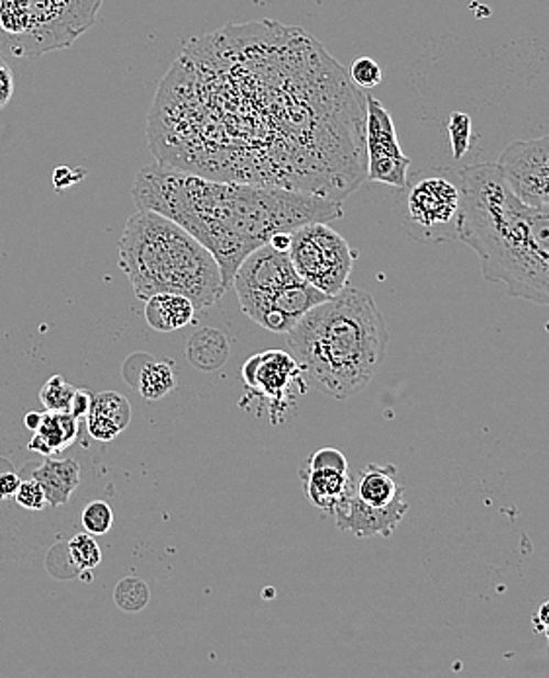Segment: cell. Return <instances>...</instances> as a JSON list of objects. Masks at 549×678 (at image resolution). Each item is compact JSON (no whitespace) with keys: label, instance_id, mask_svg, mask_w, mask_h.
Segmentation results:
<instances>
[{"label":"cell","instance_id":"obj_1","mask_svg":"<svg viewBox=\"0 0 549 678\" xmlns=\"http://www.w3.org/2000/svg\"><path fill=\"white\" fill-rule=\"evenodd\" d=\"M331 57L311 36L271 20L221 27L184 45L149 112L158 163L196 175L327 196L329 125L321 79Z\"/></svg>","mask_w":549,"mask_h":678},{"label":"cell","instance_id":"obj_2","mask_svg":"<svg viewBox=\"0 0 549 678\" xmlns=\"http://www.w3.org/2000/svg\"><path fill=\"white\" fill-rule=\"evenodd\" d=\"M131 194L138 210L176 221L210 251L226 290L244 258L274 235L340 220L344 213L342 202L325 196L204 177L163 163L141 168Z\"/></svg>","mask_w":549,"mask_h":678},{"label":"cell","instance_id":"obj_3","mask_svg":"<svg viewBox=\"0 0 549 678\" xmlns=\"http://www.w3.org/2000/svg\"><path fill=\"white\" fill-rule=\"evenodd\" d=\"M460 182V243L480 258L483 278L549 308V202L523 200L497 163L463 168Z\"/></svg>","mask_w":549,"mask_h":678},{"label":"cell","instance_id":"obj_4","mask_svg":"<svg viewBox=\"0 0 549 678\" xmlns=\"http://www.w3.org/2000/svg\"><path fill=\"white\" fill-rule=\"evenodd\" d=\"M387 344L389 329L374 298L352 286L307 311L288 333L307 384L339 401L367 388Z\"/></svg>","mask_w":549,"mask_h":678},{"label":"cell","instance_id":"obj_5","mask_svg":"<svg viewBox=\"0 0 549 678\" xmlns=\"http://www.w3.org/2000/svg\"><path fill=\"white\" fill-rule=\"evenodd\" d=\"M118 265L140 300L178 293L206 309L226 293L218 260L176 221L151 210L131 215L118 245Z\"/></svg>","mask_w":549,"mask_h":678},{"label":"cell","instance_id":"obj_6","mask_svg":"<svg viewBox=\"0 0 549 678\" xmlns=\"http://www.w3.org/2000/svg\"><path fill=\"white\" fill-rule=\"evenodd\" d=\"M106 0H0V54L32 59L67 49L97 24Z\"/></svg>","mask_w":549,"mask_h":678},{"label":"cell","instance_id":"obj_7","mask_svg":"<svg viewBox=\"0 0 549 678\" xmlns=\"http://www.w3.org/2000/svg\"><path fill=\"white\" fill-rule=\"evenodd\" d=\"M462 203L460 175L430 168L407 177L397 190L395 212L405 233L425 245L460 243Z\"/></svg>","mask_w":549,"mask_h":678},{"label":"cell","instance_id":"obj_8","mask_svg":"<svg viewBox=\"0 0 549 678\" xmlns=\"http://www.w3.org/2000/svg\"><path fill=\"white\" fill-rule=\"evenodd\" d=\"M288 255L299 278L329 298L349 286L356 258L349 241L323 221L294 231L289 235Z\"/></svg>","mask_w":549,"mask_h":678},{"label":"cell","instance_id":"obj_9","mask_svg":"<svg viewBox=\"0 0 549 678\" xmlns=\"http://www.w3.org/2000/svg\"><path fill=\"white\" fill-rule=\"evenodd\" d=\"M246 399L261 401V413L271 414L278 424L284 413L307 391L306 371L301 364L284 351H266L256 354L243 366Z\"/></svg>","mask_w":549,"mask_h":678},{"label":"cell","instance_id":"obj_10","mask_svg":"<svg viewBox=\"0 0 549 678\" xmlns=\"http://www.w3.org/2000/svg\"><path fill=\"white\" fill-rule=\"evenodd\" d=\"M367 180L403 188L409 177L410 159L403 153L392 114L374 97L366 98Z\"/></svg>","mask_w":549,"mask_h":678},{"label":"cell","instance_id":"obj_11","mask_svg":"<svg viewBox=\"0 0 549 678\" xmlns=\"http://www.w3.org/2000/svg\"><path fill=\"white\" fill-rule=\"evenodd\" d=\"M237 298L244 315L276 335H288L307 311L329 300L323 291L304 280L289 284L274 293H239Z\"/></svg>","mask_w":549,"mask_h":678},{"label":"cell","instance_id":"obj_12","mask_svg":"<svg viewBox=\"0 0 549 678\" xmlns=\"http://www.w3.org/2000/svg\"><path fill=\"white\" fill-rule=\"evenodd\" d=\"M506 182L526 202H549V133L513 142L497 160Z\"/></svg>","mask_w":549,"mask_h":678},{"label":"cell","instance_id":"obj_13","mask_svg":"<svg viewBox=\"0 0 549 678\" xmlns=\"http://www.w3.org/2000/svg\"><path fill=\"white\" fill-rule=\"evenodd\" d=\"M299 274L292 265L288 251H279L271 243L254 248L237 268L233 286L239 293H274L289 284L299 282Z\"/></svg>","mask_w":549,"mask_h":678},{"label":"cell","instance_id":"obj_14","mask_svg":"<svg viewBox=\"0 0 549 678\" xmlns=\"http://www.w3.org/2000/svg\"><path fill=\"white\" fill-rule=\"evenodd\" d=\"M407 511H409V504L405 502V499L385 509L367 507L358 499L356 494L352 493V485L349 484L347 493L332 507L329 516L334 520L337 529L352 532L360 540H367L374 536L392 537Z\"/></svg>","mask_w":549,"mask_h":678},{"label":"cell","instance_id":"obj_15","mask_svg":"<svg viewBox=\"0 0 549 678\" xmlns=\"http://www.w3.org/2000/svg\"><path fill=\"white\" fill-rule=\"evenodd\" d=\"M350 485L352 493L374 509H385L405 499V485L402 484L395 466L367 464L356 476H350Z\"/></svg>","mask_w":549,"mask_h":678},{"label":"cell","instance_id":"obj_16","mask_svg":"<svg viewBox=\"0 0 549 678\" xmlns=\"http://www.w3.org/2000/svg\"><path fill=\"white\" fill-rule=\"evenodd\" d=\"M32 479L42 485L45 501L53 509L65 507L80 485V466L75 459H45Z\"/></svg>","mask_w":549,"mask_h":678},{"label":"cell","instance_id":"obj_17","mask_svg":"<svg viewBox=\"0 0 549 678\" xmlns=\"http://www.w3.org/2000/svg\"><path fill=\"white\" fill-rule=\"evenodd\" d=\"M301 477H304V484H306V494L309 502L327 514L344 497L350 484L349 467L306 466L301 471Z\"/></svg>","mask_w":549,"mask_h":678},{"label":"cell","instance_id":"obj_18","mask_svg":"<svg viewBox=\"0 0 549 678\" xmlns=\"http://www.w3.org/2000/svg\"><path fill=\"white\" fill-rule=\"evenodd\" d=\"M193 301L178 293H157L145 303V321L157 333H173L196 321Z\"/></svg>","mask_w":549,"mask_h":678},{"label":"cell","instance_id":"obj_19","mask_svg":"<svg viewBox=\"0 0 549 678\" xmlns=\"http://www.w3.org/2000/svg\"><path fill=\"white\" fill-rule=\"evenodd\" d=\"M231 344L223 331L204 326L188 341L186 358L196 370L216 371L229 360Z\"/></svg>","mask_w":549,"mask_h":678},{"label":"cell","instance_id":"obj_20","mask_svg":"<svg viewBox=\"0 0 549 678\" xmlns=\"http://www.w3.org/2000/svg\"><path fill=\"white\" fill-rule=\"evenodd\" d=\"M79 423L80 421L70 413L45 411L42 413V423L35 432L52 446L53 454H59L79 438Z\"/></svg>","mask_w":549,"mask_h":678},{"label":"cell","instance_id":"obj_21","mask_svg":"<svg viewBox=\"0 0 549 678\" xmlns=\"http://www.w3.org/2000/svg\"><path fill=\"white\" fill-rule=\"evenodd\" d=\"M175 388L176 376L171 362L155 360L143 366L138 389L145 401H158Z\"/></svg>","mask_w":549,"mask_h":678},{"label":"cell","instance_id":"obj_22","mask_svg":"<svg viewBox=\"0 0 549 678\" xmlns=\"http://www.w3.org/2000/svg\"><path fill=\"white\" fill-rule=\"evenodd\" d=\"M149 600H151V590H149L147 582L140 577H123L122 581L118 582L116 589H113L116 607L128 612V614L141 612L143 608L147 607Z\"/></svg>","mask_w":549,"mask_h":678},{"label":"cell","instance_id":"obj_23","mask_svg":"<svg viewBox=\"0 0 549 678\" xmlns=\"http://www.w3.org/2000/svg\"><path fill=\"white\" fill-rule=\"evenodd\" d=\"M90 413L102 414L118 424L122 431H125L131 423L130 401L116 391H105V393L92 397Z\"/></svg>","mask_w":549,"mask_h":678},{"label":"cell","instance_id":"obj_24","mask_svg":"<svg viewBox=\"0 0 549 678\" xmlns=\"http://www.w3.org/2000/svg\"><path fill=\"white\" fill-rule=\"evenodd\" d=\"M69 555L79 571H92L102 562V549L92 534H77L69 540Z\"/></svg>","mask_w":549,"mask_h":678},{"label":"cell","instance_id":"obj_25","mask_svg":"<svg viewBox=\"0 0 549 678\" xmlns=\"http://www.w3.org/2000/svg\"><path fill=\"white\" fill-rule=\"evenodd\" d=\"M77 388H73L63 376H53L45 381L44 388L40 389V399L45 411L53 413H69L70 401Z\"/></svg>","mask_w":549,"mask_h":678},{"label":"cell","instance_id":"obj_26","mask_svg":"<svg viewBox=\"0 0 549 678\" xmlns=\"http://www.w3.org/2000/svg\"><path fill=\"white\" fill-rule=\"evenodd\" d=\"M83 529L92 536H105L113 526L112 507L105 501L88 502L80 516Z\"/></svg>","mask_w":549,"mask_h":678},{"label":"cell","instance_id":"obj_27","mask_svg":"<svg viewBox=\"0 0 549 678\" xmlns=\"http://www.w3.org/2000/svg\"><path fill=\"white\" fill-rule=\"evenodd\" d=\"M450 143H452L453 159H463V155L470 151L471 143V118L462 112H453L448 122Z\"/></svg>","mask_w":549,"mask_h":678},{"label":"cell","instance_id":"obj_28","mask_svg":"<svg viewBox=\"0 0 549 678\" xmlns=\"http://www.w3.org/2000/svg\"><path fill=\"white\" fill-rule=\"evenodd\" d=\"M350 77L362 89H374L377 85H382L384 73L382 67L372 59V57H360L350 69Z\"/></svg>","mask_w":549,"mask_h":678},{"label":"cell","instance_id":"obj_29","mask_svg":"<svg viewBox=\"0 0 549 678\" xmlns=\"http://www.w3.org/2000/svg\"><path fill=\"white\" fill-rule=\"evenodd\" d=\"M14 499H17L18 507H22L26 511H44L45 507H47L44 489L35 479L20 484Z\"/></svg>","mask_w":549,"mask_h":678},{"label":"cell","instance_id":"obj_30","mask_svg":"<svg viewBox=\"0 0 549 678\" xmlns=\"http://www.w3.org/2000/svg\"><path fill=\"white\" fill-rule=\"evenodd\" d=\"M88 434L98 442H112L120 432H123L118 424L106 419L102 414L88 413L87 416Z\"/></svg>","mask_w":549,"mask_h":678},{"label":"cell","instance_id":"obj_31","mask_svg":"<svg viewBox=\"0 0 549 678\" xmlns=\"http://www.w3.org/2000/svg\"><path fill=\"white\" fill-rule=\"evenodd\" d=\"M92 393L88 391V389H77L75 391V396H73V401H70L69 413L77 419V421H83V419H87L88 413H90V407H92Z\"/></svg>","mask_w":549,"mask_h":678},{"label":"cell","instance_id":"obj_32","mask_svg":"<svg viewBox=\"0 0 549 678\" xmlns=\"http://www.w3.org/2000/svg\"><path fill=\"white\" fill-rule=\"evenodd\" d=\"M14 97V75L9 65L0 59V110Z\"/></svg>","mask_w":549,"mask_h":678},{"label":"cell","instance_id":"obj_33","mask_svg":"<svg viewBox=\"0 0 549 678\" xmlns=\"http://www.w3.org/2000/svg\"><path fill=\"white\" fill-rule=\"evenodd\" d=\"M20 476L14 471H7V474H0V501H7L10 497H14L20 487Z\"/></svg>","mask_w":549,"mask_h":678},{"label":"cell","instance_id":"obj_34","mask_svg":"<svg viewBox=\"0 0 549 678\" xmlns=\"http://www.w3.org/2000/svg\"><path fill=\"white\" fill-rule=\"evenodd\" d=\"M28 448L32 449V452H35V454H42V456H45V458H50V456H55V454H53L52 446H50V444L45 442V438H42V436H40L37 432H35L34 436H32V441H30V444H28Z\"/></svg>","mask_w":549,"mask_h":678},{"label":"cell","instance_id":"obj_35","mask_svg":"<svg viewBox=\"0 0 549 678\" xmlns=\"http://www.w3.org/2000/svg\"><path fill=\"white\" fill-rule=\"evenodd\" d=\"M536 624L541 630H548L549 627V602L546 604H541L540 612H538V616H536Z\"/></svg>","mask_w":549,"mask_h":678},{"label":"cell","instance_id":"obj_36","mask_svg":"<svg viewBox=\"0 0 549 678\" xmlns=\"http://www.w3.org/2000/svg\"><path fill=\"white\" fill-rule=\"evenodd\" d=\"M40 423H42V413L32 411V413H28L26 416H24V424H26V429H30V431H37Z\"/></svg>","mask_w":549,"mask_h":678},{"label":"cell","instance_id":"obj_37","mask_svg":"<svg viewBox=\"0 0 549 678\" xmlns=\"http://www.w3.org/2000/svg\"><path fill=\"white\" fill-rule=\"evenodd\" d=\"M546 635H548V643H549V627L548 630H546Z\"/></svg>","mask_w":549,"mask_h":678}]
</instances>
